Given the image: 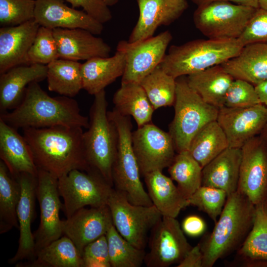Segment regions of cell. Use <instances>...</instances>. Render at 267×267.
<instances>
[{
	"label": "cell",
	"mask_w": 267,
	"mask_h": 267,
	"mask_svg": "<svg viewBox=\"0 0 267 267\" xmlns=\"http://www.w3.org/2000/svg\"><path fill=\"white\" fill-rule=\"evenodd\" d=\"M82 129L62 126L23 129L37 169L58 179L75 169L91 171L85 153Z\"/></svg>",
	"instance_id": "obj_1"
},
{
	"label": "cell",
	"mask_w": 267,
	"mask_h": 267,
	"mask_svg": "<svg viewBox=\"0 0 267 267\" xmlns=\"http://www.w3.org/2000/svg\"><path fill=\"white\" fill-rule=\"evenodd\" d=\"M0 119L16 129L57 126L88 129L89 126V118L81 113L76 100L51 97L39 82L29 84L20 104L10 112L0 113Z\"/></svg>",
	"instance_id": "obj_2"
},
{
	"label": "cell",
	"mask_w": 267,
	"mask_h": 267,
	"mask_svg": "<svg viewBox=\"0 0 267 267\" xmlns=\"http://www.w3.org/2000/svg\"><path fill=\"white\" fill-rule=\"evenodd\" d=\"M255 212V205L238 191L227 196L212 232L200 243L203 267H212L218 260L238 250L252 229Z\"/></svg>",
	"instance_id": "obj_3"
},
{
	"label": "cell",
	"mask_w": 267,
	"mask_h": 267,
	"mask_svg": "<svg viewBox=\"0 0 267 267\" xmlns=\"http://www.w3.org/2000/svg\"><path fill=\"white\" fill-rule=\"evenodd\" d=\"M242 44L238 39H198L173 45L160 64L175 79L222 65L235 57Z\"/></svg>",
	"instance_id": "obj_4"
},
{
	"label": "cell",
	"mask_w": 267,
	"mask_h": 267,
	"mask_svg": "<svg viewBox=\"0 0 267 267\" xmlns=\"http://www.w3.org/2000/svg\"><path fill=\"white\" fill-rule=\"evenodd\" d=\"M94 96L89 126L83 133L85 153L91 170L99 174L113 187L112 171L117 152V129L108 115L105 89Z\"/></svg>",
	"instance_id": "obj_5"
},
{
	"label": "cell",
	"mask_w": 267,
	"mask_h": 267,
	"mask_svg": "<svg viewBox=\"0 0 267 267\" xmlns=\"http://www.w3.org/2000/svg\"><path fill=\"white\" fill-rule=\"evenodd\" d=\"M108 115L115 125L118 135L117 152L112 171L115 190L133 204L153 205L140 179L141 174L132 146L130 117L121 115L114 108L108 111Z\"/></svg>",
	"instance_id": "obj_6"
},
{
	"label": "cell",
	"mask_w": 267,
	"mask_h": 267,
	"mask_svg": "<svg viewBox=\"0 0 267 267\" xmlns=\"http://www.w3.org/2000/svg\"><path fill=\"white\" fill-rule=\"evenodd\" d=\"M175 115L169 127L177 153L188 151L191 140L204 126L217 120L219 108L205 102L183 76L176 79Z\"/></svg>",
	"instance_id": "obj_7"
},
{
	"label": "cell",
	"mask_w": 267,
	"mask_h": 267,
	"mask_svg": "<svg viewBox=\"0 0 267 267\" xmlns=\"http://www.w3.org/2000/svg\"><path fill=\"white\" fill-rule=\"evenodd\" d=\"M256 8L225 1L198 6L193 19L196 28L211 39H238Z\"/></svg>",
	"instance_id": "obj_8"
},
{
	"label": "cell",
	"mask_w": 267,
	"mask_h": 267,
	"mask_svg": "<svg viewBox=\"0 0 267 267\" xmlns=\"http://www.w3.org/2000/svg\"><path fill=\"white\" fill-rule=\"evenodd\" d=\"M58 189L63 199L62 209L68 218L87 206L107 205L113 188L94 171L75 169L58 179Z\"/></svg>",
	"instance_id": "obj_9"
},
{
	"label": "cell",
	"mask_w": 267,
	"mask_h": 267,
	"mask_svg": "<svg viewBox=\"0 0 267 267\" xmlns=\"http://www.w3.org/2000/svg\"><path fill=\"white\" fill-rule=\"evenodd\" d=\"M114 225L133 245L145 249L147 234L162 215L154 206L136 205L113 188L107 202Z\"/></svg>",
	"instance_id": "obj_10"
},
{
	"label": "cell",
	"mask_w": 267,
	"mask_h": 267,
	"mask_svg": "<svg viewBox=\"0 0 267 267\" xmlns=\"http://www.w3.org/2000/svg\"><path fill=\"white\" fill-rule=\"evenodd\" d=\"M132 142L142 176L168 168L176 155L175 144L169 132L151 122L132 132Z\"/></svg>",
	"instance_id": "obj_11"
},
{
	"label": "cell",
	"mask_w": 267,
	"mask_h": 267,
	"mask_svg": "<svg viewBox=\"0 0 267 267\" xmlns=\"http://www.w3.org/2000/svg\"><path fill=\"white\" fill-rule=\"evenodd\" d=\"M149 245L144 261L148 267L178 264L192 247L176 218L166 216L151 229Z\"/></svg>",
	"instance_id": "obj_12"
},
{
	"label": "cell",
	"mask_w": 267,
	"mask_h": 267,
	"mask_svg": "<svg viewBox=\"0 0 267 267\" xmlns=\"http://www.w3.org/2000/svg\"><path fill=\"white\" fill-rule=\"evenodd\" d=\"M172 39L171 32L166 31L134 43L120 41L117 47L124 51L126 62L121 82L140 83L161 64Z\"/></svg>",
	"instance_id": "obj_13"
},
{
	"label": "cell",
	"mask_w": 267,
	"mask_h": 267,
	"mask_svg": "<svg viewBox=\"0 0 267 267\" xmlns=\"http://www.w3.org/2000/svg\"><path fill=\"white\" fill-rule=\"evenodd\" d=\"M38 170L36 197L40 205V222L34 234L35 255L63 234L62 220L59 217L62 204L59 198L58 178L47 172Z\"/></svg>",
	"instance_id": "obj_14"
},
{
	"label": "cell",
	"mask_w": 267,
	"mask_h": 267,
	"mask_svg": "<svg viewBox=\"0 0 267 267\" xmlns=\"http://www.w3.org/2000/svg\"><path fill=\"white\" fill-rule=\"evenodd\" d=\"M237 191L255 205L267 200V143L260 135L242 147Z\"/></svg>",
	"instance_id": "obj_15"
},
{
	"label": "cell",
	"mask_w": 267,
	"mask_h": 267,
	"mask_svg": "<svg viewBox=\"0 0 267 267\" xmlns=\"http://www.w3.org/2000/svg\"><path fill=\"white\" fill-rule=\"evenodd\" d=\"M217 121L226 136L228 147H241L259 135L267 123V107L260 103L246 108L219 109Z\"/></svg>",
	"instance_id": "obj_16"
},
{
	"label": "cell",
	"mask_w": 267,
	"mask_h": 267,
	"mask_svg": "<svg viewBox=\"0 0 267 267\" xmlns=\"http://www.w3.org/2000/svg\"><path fill=\"white\" fill-rule=\"evenodd\" d=\"M139 17L128 42L135 43L153 36L157 29L177 20L188 7L186 0H136Z\"/></svg>",
	"instance_id": "obj_17"
},
{
	"label": "cell",
	"mask_w": 267,
	"mask_h": 267,
	"mask_svg": "<svg viewBox=\"0 0 267 267\" xmlns=\"http://www.w3.org/2000/svg\"><path fill=\"white\" fill-rule=\"evenodd\" d=\"M34 20L51 29L81 28L94 35L100 34L103 29L102 23L85 11L68 6L64 0H36Z\"/></svg>",
	"instance_id": "obj_18"
},
{
	"label": "cell",
	"mask_w": 267,
	"mask_h": 267,
	"mask_svg": "<svg viewBox=\"0 0 267 267\" xmlns=\"http://www.w3.org/2000/svg\"><path fill=\"white\" fill-rule=\"evenodd\" d=\"M113 223L107 205L82 208L62 221L63 234L69 238L82 255L85 247L102 235H105Z\"/></svg>",
	"instance_id": "obj_19"
},
{
	"label": "cell",
	"mask_w": 267,
	"mask_h": 267,
	"mask_svg": "<svg viewBox=\"0 0 267 267\" xmlns=\"http://www.w3.org/2000/svg\"><path fill=\"white\" fill-rule=\"evenodd\" d=\"M16 178L21 186V195L17 207L20 235L17 251L8 261L11 264H17L25 259L30 261L35 255V238L31 226L37 198V177L28 173H22Z\"/></svg>",
	"instance_id": "obj_20"
},
{
	"label": "cell",
	"mask_w": 267,
	"mask_h": 267,
	"mask_svg": "<svg viewBox=\"0 0 267 267\" xmlns=\"http://www.w3.org/2000/svg\"><path fill=\"white\" fill-rule=\"evenodd\" d=\"M52 30L59 58L87 61L110 55V45L88 30L81 28Z\"/></svg>",
	"instance_id": "obj_21"
},
{
	"label": "cell",
	"mask_w": 267,
	"mask_h": 267,
	"mask_svg": "<svg viewBox=\"0 0 267 267\" xmlns=\"http://www.w3.org/2000/svg\"><path fill=\"white\" fill-rule=\"evenodd\" d=\"M40 25L34 19L23 24L0 29V74L27 64V55Z\"/></svg>",
	"instance_id": "obj_22"
},
{
	"label": "cell",
	"mask_w": 267,
	"mask_h": 267,
	"mask_svg": "<svg viewBox=\"0 0 267 267\" xmlns=\"http://www.w3.org/2000/svg\"><path fill=\"white\" fill-rule=\"evenodd\" d=\"M47 65L32 64L14 67L0 76V113L14 109L21 102L27 88L46 78Z\"/></svg>",
	"instance_id": "obj_23"
},
{
	"label": "cell",
	"mask_w": 267,
	"mask_h": 267,
	"mask_svg": "<svg viewBox=\"0 0 267 267\" xmlns=\"http://www.w3.org/2000/svg\"><path fill=\"white\" fill-rule=\"evenodd\" d=\"M0 157L13 177L22 173L37 176L38 170L24 136L0 119Z\"/></svg>",
	"instance_id": "obj_24"
},
{
	"label": "cell",
	"mask_w": 267,
	"mask_h": 267,
	"mask_svg": "<svg viewBox=\"0 0 267 267\" xmlns=\"http://www.w3.org/2000/svg\"><path fill=\"white\" fill-rule=\"evenodd\" d=\"M234 79L246 81L255 86L267 81V43L243 46L238 55L222 64Z\"/></svg>",
	"instance_id": "obj_25"
},
{
	"label": "cell",
	"mask_w": 267,
	"mask_h": 267,
	"mask_svg": "<svg viewBox=\"0 0 267 267\" xmlns=\"http://www.w3.org/2000/svg\"><path fill=\"white\" fill-rule=\"evenodd\" d=\"M241 148L228 147L202 168V185L219 188L227 196L237 190Z\"/></svg>",
	"instance_id": "obj_26"
},
{
	"label": "cell",
	"mask_w": 267,
	"mask_h": 267,
	"mask_svg": "<svg viewBox=\"0 0 267 267\" xmlns=\"http://www.w3.org/2000/svg\"><path fill=\"white\" fill-rule=\"evenodd\" d=\"M124 51L117 47L111 57H95L82 65L83 89L90 95H95L122 77L126 67Z\"/></svg>",
	"instance_id": "obj_27"
},
{
	"label": "cell",
	"mask_w": 267,
	"mask_h": 267,
	"mask_svg": "<svg viewBox=\"0 0 267 267\" xmlns=\"http://www.w3.org/2000/svg\"><path fill=\"white\" fill-rule=\"evenodd\" d=\"M143 177L148 194L162 216L176 218L180 211L188 206L187 199L173 179L162 171H153Z\"/></svg>",
	"instance_id": "obj_28"
},
{
	"label": "cell",
	"mask_w": 267,
	"mask_h": 267,
	"mask_svg": "<svg viewBox=\"0 0 267 267\" xmlns=\"http://www.w3.org/2000/svg\"><path fill=\"white\" fill-rule=\"evenodd\" d=\"M186 78L190 87L205 102L219 109L224 106L226 92L234 80L222 65L191 74Z\"/></svg>",
	"instance_id": "obj_29"
},
{
	"label": "cell",
	"mask_w": 267,
	"mask_h": 267,
	"mask_svg": "<svg viewBox=\"0 0 267 267\" xmlns=\"http://www.w3.org/2000/svg\"><path fill=\"white\" fill-rule=\"evenodd\" d=\"M112 101L114 108L122 115L132 116L138 127L151 122L154 109L139 83L121 82Z\"/></svg>",
	"instance_id": "obj_30"
},
{
	"label": "cell",
	"mask_w": 267,
	"mask_h": 267,
	"mask_svg": "<svg viewBox=\"0 0 267 267\" xmlns=\"http://www.w3.org/2000/svg\"><path fill=\"white\" fill-rule=\"evenodd\" d=\"M16 267H84L82 254L66 236L61 237L39 250L27 263H17Z\"/></svg>",
	"instance_id": "obj_31"
},
{
	"label": "cell",
	"mask_w": 267,
	"mask_h": 267,
	"mask_svg": "<svg viewBox=\"0 0 267 267\" xmlns=\"http://www.w3.org/2000/svg\"><path fill=\"white\" fill-rule=\"evenodd\" d=\"M82 64L58 58L47 64L46 79L49 91L73 98L83 89Z\"/></svg>",
	"instance_id": "obj_32"
},
{
	"label": "cell",
	"mask_w": 267,
	"mask_h": 267,
	"mask_svg": "<svg viewBox=\"0 0 267 267\" xmlns=\"http://www.w3.org/2000/svg\"><path fill=\"white\" fill-rule=\"evenodd\" d=\"M228 147L225 134L216 120L199 131L191 140L188 151L203 168Z\"/></svg>",
	"instance_id": "obj_33"
},
{
	"label": "cell",
	"mask_w": 267,
	"mask_h": 267,
	"mask_svg": "<svg viewBox=\"0 0 267 267\" xmlns=\"http://www.w3.org/2000/svg\"><path fill=\"white\" fill-rule=\"evenodd\" d=\"M5 164L0 162V233L13 227L19 228L17 207L21 195V186L17 178L10 177Z\"/></svg>",
	"instance_id": "obj_34"
},
{
	"label": "cell",
	"mask_w": 267,
	"mask_h": 267,
	"mask_svg": "<svg viewBox=\"0 0 267 267\" xmlns=\"http://www.w3.org/2000/svg\"><path fill=\"white\" fill-rule=\"evenodd\" d=\"M255 206V216L252 229L237 250V255L243 262L267 261V201Z\"/></svg>",
	"instance_id": "obj_35"
},
{
	"label": "cell",
	"mask_w": 267,
	"mask_h": 267,
	"mask_svg": "<svg viewBox=\"0 0 267 267\" xmlns=\"http://www.w3.org/2000/svg\"><path fill=\"white\" fill-rule=\"evenodd\" d=\"M168 172L187 199L202 185V167L187 150L177 153Z\"/></svg>",
	"instance_id": "obj_36"
},
{
	"label": "cell",
	"mask_w": 267,
	"mask_h": 267,
	"mask_svg": "<svg viewBox=\"0 0 267 267\" xmlns=\"http://www.w3.org/2000/svg\"><path fill=\"white\" fill-rule=\"evenodd\" d=\"M154 110L174 105L176 79L158 66L140 82Z\"/></svg>",
	"instance_id": "obj_37"
},
{
	"label": "cell",
	"mask_w": 267,
	"mask_h": 267,
	"mask_svg": "<svg viewBox=\"0 0 267 267\" xmlns=\"http://www.w3.org/2000/svg\"><path fill=\"white\" fill-rule=\"evenodd\" d=\"M109 261L112 267H139L146 253L124 238L112 223L107 231Z\"/></svg>",
	"instance_id": "obj_38"
},
{
	"label": "cell",
	"mask_w": 267,
	"mask_h": 267,
	"mask_svg": "<svg viewBox=\"0 0 267 267\" xmlns=\"http://www.w3.org/2000/svg\"><path fill=\"white\" fill-rule=\"evenodd\" d=\"M227 198L224 190L201 185L187 199L188 206H193L206 213L215 223L221 215Z\"/></svg>",
	"instance_id": "obj_39"
},
{
	"label": "cell",
	"mask_w": 267,
	"mask_h": 267,
	"mask_svg": "<svg viewBox=\"0 0 267 267\" xmlns=\"http://www.w3.org/2000/svg\"><path fill=\"white\" fill-rule=\"evenodd\" d=\"M59 58L53 30L40 26L27 55V64L47 65Z\"/></svg>",
	"instance_id": "obj_40"
},
{
	"label": "cell",
	"mask_w": 267,
	"mask_h": 267,
	"mask_svg": "<svg viewBox=\"0 0 267 267\" xmlns=\"http://www.w3.org/2000/svg\"><path fill=\"white\" fill-rule=\"evenodd\" d=\"M36 0H0L1 27L19 25L34 19Z\"/></svg>",
	"instance_id": "obj_41"
},
{
	"label": "cell",
	"mask_w": 267,
	"mask_h": 267,
	"mask_svg": "<svg viewBox=\"0 0 267 267\" xmlns=\"http://www.w3.org/2000/svg\"><path fill=\"white\" fill-rule=\"evenodd\" d=\"M262 103L255 86L239 79L233 80L226 92L224 106L228 108H246Z\"/></svg>",
	"instance_id": "obj_42"
},
{
	"label": "cell",
	"mask_w": 267,
	"mask_h": 267,
	"mask_svg": "<svg viewBox=\"0 0 267 267\" xmlns=\"http://www.w3.org/2000/svg\"><path fill=\"white\" fill-rule=\"evenodd\" d=\"M238 40L243 46L253 43H267V10L260 7L256 9Z\"/></svg>",
	"instance_id": "obj_43"
},
{
	"label": "cell",
	"mask_w": 267,
	"mask_h": 267,
	"mask_svg": "<svg viewBox=\"0 0 267 267\" xmlns=\"http://www.w3.org/2000/svg\"><path fill=\"white\" fill-rule=\"evenodd\" d=\"M65 0L73 8L82 7L84 11L102 24L109 21L112 18L108 6L103 0Z\"/></svg>",
	"instance_id": "obj_44"
},
{
	"label": "cell",
	"mask_w": 267,
	"mask_h": 267,
	"mask_svg": "<svg viewBox=\"0 0 267 267\" xmlns=\"http://www.w3.org/2000/svg\"><path fill=\"white\" fill-rule=\"evenodd\" d=\"M82 257L95 259L111 267L106 234L88 244L84 249Z\"/></svg>",
	"instance_id": "obj_45"
},
{
	"label": "cell",
	"mask_w": 267,
	"mask_h": 267,
	"mask_svg": "<svg viewBox=\"0 0 267 267\" xmlns=\"http://www.w3.org/2000/svg\"><path fill=\"white\" fill-rule=\"evenodd\" d=\"M206 223L200 217L191 215L186 217L182 223V229L187 235L191 237H197L206 230Z\"/></svg>",
	"instance_id": "obj_46"
},
{
	"label": "cell",
	"mask_w": 267,
	"mask_h": 267,
	"mask_svg": "<svg viewBox=\"0 0 267 267\" xmlns=\"http://www.w3.org/2000/svg\"><path fill=\"white\" fill-rule=\"evenodd\" d=\"M203 255L200 243L187 252L177 267H203Z\"/></svg>",
	"instance_id": "obj_47"
},
{
	"label": "cell",
	"mask_w": 267,
	"mask_h": 267,
	"mask_svg": "<svg viewBox=\"0 0 267 267\" xmlns=\"http://www.w3.org/2000/svg\"><path fill=\"white\" fill-rule=\"evenodd\" d=\"M192 1L197 6L215 1H225L255 8H259L258 0H192Z\"/></svg>",
	"instance_id": "obj_48"
},
{
	"label": "cell",
	"mask_w": 267,
	"mask_h": 267,
	"mask_svg": "<svg viewBox=\"0 0 267 267\" xmlns=\"http://www.w3.org/2000/svg\"><path fill=\"white\" fill-rule=\"evenodd\" d=\"M261 103L267 107V81L255 86Z\"/></svg>",
	"instance_id": "obj_49"
},
{
	"label": "cell",
	"mask_w": 267,
	"mask_h": 267,
	"mask_svg": "<svg viewBox=\"0 0 267 267\" xmlns=\"http://www.w3.org/2000/svg\"><path fill=\"white\" fill-rule=\"evenodd\" d=\"M84 267H108V266L98 260L89 258H83Z\"/></svg>",
	"instance_id": "obj_50"
},
{
	"label": "cell",
	"mask_w": 267,
	"mask_h": 267,
	"mask_svg": "<svg viewBox=\"0 0 267 267\" xmlns=\"http://www.w3.org/2000/svg\"><path fill=\"white\" fill-rule=\"evenodd\" d=\"M243 265L249 267H267V261L252 260L243 262Z\"/></svg>",
	"instance_id": "obj_51"
},
{
	"label": "cell",
	"mask_w": 267,
	"mask_h": 267,
	"mask_svg": "<svg viewBox=\"0 0 267 267\" xmlns=\"http://www.w3.org/2000/svg\"><path fill=\"white\" fill-rule=\"evenodd\" d=\"M259 135L266 143H267V123L263 128Z\"/></svg>",
	"instance_id": "obj_52"
},
{
	"label": "cell",
	"mask_w": 267,
	"mask_h": 267,
	"mask_svg": "<svg viewBox=\"0 0 267 267\" xmlns=\"http://www.w3.org/2000/svg\"><path fill=\"white\" fill-rule=\"evenodd\" d=\"M259 7L267 10V0H258Z\"/></svg>",
	"instance_id": "obj_53"
},
{
	"label": "cell",
	"mask_w": 267,
	"mask_h": 267,
	"mask_svg": "<svg viewBox=\"0 0 267 267\" xmlns=\"http://www.w3.org/2000/svg\"><path fill=\"white\" fill-rule=\"evenodd\" d=\"M103 1L108 6H113L116 4L119 0H103Z\"/></svg>",
	"instance_id": "obj_54"
},
{
	"label": "cell",
	"mask_w": 267,
	"mask_h": 267,
	"mask_svg": "<svg viewBox=\"0 0 267 267\" xmlns=\"http://www.w3.org/2000/svg\"></svg>",
	"instance_id": "obj_55"
}]
</instances>
